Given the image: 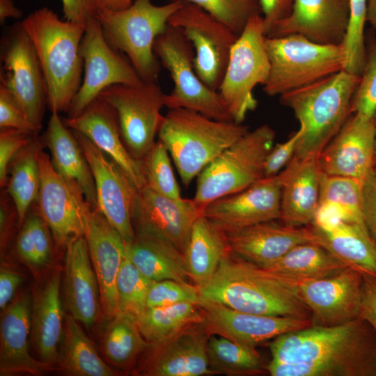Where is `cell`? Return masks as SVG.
Returning <instances> with one entry per match:
<instances>
[{"label": "cell", "mask_w": 376, "mask_h": 376, "mask_svg": "<svg viewBox=\"0 0 376 376\" xmlns=\"http://www.w3.org/2000/svg\"><path fill=\"white\" fill-rule=\"evenodd\" d=\"M269 349L272 376H376V332L360 316L282 334Z\"/></svg>", "instance_id": "cell-1"}, {"label": "cell", "mask_w": 376, "mask_h": 376, "mask_svg": "<svg viewBox=\"0 0 376 376\" xmlns=\"http://www.w3.org/2000/svg\"><path fill=\"white\" fill-rule=\"evenodd\" d=\"M199 292L200 299L242 312L311 320L295 281L244 260L232 251L222 259L211 281Z\"/></svg>", "instance_id": "cell-2"}, {"label": "cell", "mask_w": 376, "mask_h": 376, "mask_svg": "<svg viewBox=\"0 0 376 376\" xmlns=\"http://www.w3.org/2000/svg\"><path fill=\"white\" fill-rule=\"evenodd\" d=\"M21 24L35 48L47 91L51 112H67L81 84L80 45L86 26L62 20L48 8L29 14Z\"/></svg>", "instance_id": "cell-3"}, {"label": "cell", "mask_w": 376, "mask_h": 376, "mask_svg": "<svg viewBox=\"0 0 376 376\" xmlns=\"http://www.w3.org/2000/svg\"><path fill=\"white\" fill-rule=\"evenodd\" d=\"M360 80L361 75L343 70L280 95L281 104L290 108L299 123L295 156L318 159L352 113Z\"/></svg>", "instance_id": "cell-4"}, {"label": "cell", "mask_w": 376, "mask_h": 376, "mask_svg": "<svg viewBox=\"0 0 376 376\" xmlns=\"http://www.w3.org/2000/svg\"><path fill=\"white\" fill-rule=\"evenodd\" d=\"M249 131L247 125L219 121L184 108L169 109L158 138L169 151L185 186L219 154Z\"/></svg>", "instance_id": "cell-5"}, {"label": "cell", "mask_w": 376, "mask_h": 376, "mask_svg": "<svg viewBox=\"0 0 376 376\" xmlns=\"http://www.w3.org/2000/svg\"><path fill=\"white\" fill-rule=\"evenodd\" d=\"M182 1L157 6L151 0H135L122 10L97 9L99 21L108 43L127 54L143 81L157 82L159 65L154 52L157 38L167 28Z\"/></svg>", "instance_id": "cell-6"}, {"label": "cell", "mask_w": 376, "mask_h": 376, "mask_svg": "<svg viewBox=\"0 0 376 376\" xmlns=\"http://www.w3.org/2000/svg\"><path fill=\"white\" fill-rule=\"evenodd\" d=\"M265 44L270 70L263 91L269 96H280L344 70L343 43L320 44L289 34L265 36Z\"/></svg>", "instance_id": "cell-7"}, {"label": "cell", "mask_w": 376, "mask_h": 376, "mask_svg": "<svg viewBox=\"0 0 376 376\" xmlns=\"http://www.w3.org/2000/svg\"><path fill=\"white\" fill-rule=\"evenodd\" d=\"M274 130L260 125L237 140L199 173L192 198L202 214L210 202L239 192L264 178V166L273 148Z\"/></svg>", "instance_id": "cell-8"}, {"label": "cell", "mask_w": 376, "mask_h": 376, "mask_svg": "<svg viewBox=\"0 0 376 376\" xmlns=\"http://www.w3.org/2000/svg\"><path fill=\"white\" fill-rule=\"evenodd\" d=\"M154 52L169 71L174 85L169 94H164V106L189 109L216 120L233 121L219 93L197 75L194 47L179 28L168 24L155 40Z\"/></svg>", "instance_id": "cell-9"}, {"label": "cell", "mask_w": 376, "mask_h": 376, "mask_svg": "<svg viewBox=\"0 0 376 376\" xmlns=\"http://www.w3.org/2000/svg\"><path fill=\"white\" fill-rule=\"evenodd\" d=\"M263 16L253 15L233 45L228 66L217 91L233 121L242 123L258 102L253 91L265 85L270 65L265 48Z\"/></svg>", "instance_id": "cell-10"}, {"label": "cell", "mask_w": 376, "mask_h": 376, "mask_svg": "<svg viewBox=\"0 0 376 376\" xmlns=\"http://www.w3.org/2000/svg\"><path fill=\"white\" fill-rule=\"evenodd\" d=\"M164 94L157 82L143 81L110 86L97 97L115 111L123 142L137 160L141 161L157 142Z\"/></svg>", "instance_id": "cell-11"}, {"label": "cell", "mask_w": 376, "mask_h": 376, "mask_svg": "<svg viewBox=\"0 0 376 376\" xmlns=\"http://www.w3.org/2000/svg\"><path fill=\"white\" fill-rule=\"evenodd\" d=\"M1 86L16 100L39 132L47 104L45 76L33 45L21 22L2 37Z\"/></svg>", "instance_id": "cell-12"}, {"label": "cell", "mask_w": 376, "mask_h": 376, "mask_svg": "<svg viewBox=\"0 0 376 376\" xmlns=\"http://www.w3.org/2000/svg\"><path fill=\"white\" fill-rule=\"evenodd\" d=\"M169 24L179 28L190 41L197 75L207 86L217 91L238 36L201 7L186 1L172 15Z\"/></svg>", "instance_id": "cell-13"}, {"label": "cell", "mask_w": 376, "mask_h": 376, "mask_svg": "<svg viewBox=\"0 0 376 376\" xmlns=\"http://www.w3.org/2000/svg\"><path fill=\"white\" fill-rule=\"evenodd\" d=\"M80 54L84 61V78L67 111L69 118L80 114L110 86L137 85L143 81L131 63L108 43L96 17L86 25Z\"/></svg>", "instance_id": "cell-14"}, {"label": "cell", "mask_w": 376, "mask_h": 376, "mask_svg": "<svg viewBox=\"0 0 376 376\" xmlns=\"http://www.w3.org/2000/svg\"><path fill=\"white\" fill-rule=\"evenodd\" d=\"M40 186L37 208L58 246L65 248L75 237L84 235L85 216L91 206L83 194L54 168L50 156L38 153Z\"/></svg>", "instance_id": "cell-15"}, {"label": "cell", "mask_w": 376, "mask_h": 376, "mask_svg": "<svg viewBox=\"0 0 376 376\" xmlns=\"http://www.w3.org/2000/svg\"><path fill=\"white\" fill-rule=\"evenodd\" d=\"M91 170L96 191L97 210L119 232L126 244L135 238L131 208L137 190L123 170L85 135L72 130Z\"/></svg>", "instance_id": "cell-16"}, {"label": "cell", "mask_w": 376, "mask_h": 376, "mask_svg": "<svg viewBox=\"0 0 376 376\" xmlns=\"http://www.w3.org/2000/svg\"><path fill=\"white\" fill-rule=\"evenodd\" d=\"M208 334L203 322L192 324L157 342L150 343L133 371L142 376L214 375L207 359Z\"/></svg>", "instance_id": "cell-17"}, {"label": "cell", "mask_w": 376, "mask_h": 376, "mask_svg": "<svg viewBox=\"0 0 376 376\" xmlns=\"http://www.w3.org/2000/svg\"><path fill=\"white\" fill-rule=\"evenodd\" d=\"M201 214L192 199L172 198L148 186L136 190L131 208L135 235L163 238L183 253L192 226Z\"/></svg>", "instance_id": "cell-18"}, {"label": "cell", "mask_w": 376, "mask_h": 376, "mask_svg": "<svg viewBox=\"0 0 376 376\" xmlns=\"http://www.w3.org/2000/svg\"><path fill=\"white\" fill-rule=\"evenodd\" d=\"M313 325L336 326L359 317L362 274L347 267L331 275L295 281Z\"/></svg>", "instance_id": "cell-19"}, {"label": "cell", "mask_w": 376, "mask_h": 376, "mask_svg": "<svg viewBox=\"0 0 376 376\" xmlns=\"http://www.w3.org/2000/svg\"><path fill=\"white\" fill-rule=\"evenodd\" d=\"M198 305L210 336H221L250 347L256 348L282 334L313 325L309 318L246 313L203 299Z\"/></svg>", "instance_id": "cell-20"}, {"label": "cell", "mask_w": 376, "mask_h": 376, "mask_svg": "<svg viewBox=\"0 0 376 376\" xmlns=\"http://www.w3.org/2000/svg\"><path fill=\"white\" fill-rule=\"evenodd\" d=\"M373 117L352 113L318 157L322 173L364 183L375 166Z\"/></svg>", "instance_id": "cell-21"}, {"label": "cell", "mask_w": 376, "mask_h": 376, "mask_svg": "<svg viewBox=\"0 0 376 376\" xmlns=\"http://www.w3.org/2000/svg\"><path fill=\"white\" fill-rule=\"evenodd\" d=\"M281 185L277 176L263 178L250 187L208 203L202 215L226 233L280 218Z\"/></svg>", "instance_id": "cell-22"}, {"label": "cell", "mask_w": 376, "mask_h": 376, "mask_svg": "<svg viewBox=\"0 0 376 376\" xmlns=\"http://www.w3.org/2000/svg\"><path fill=\"white\" fill-rule=\"evenodd\" d=\"M84 237L100 288L102 311L108 320L120 313L116 281L126 256V243L97 209L85 216Z\"/></svg>", "instance_id": "cell-23"}, {"label": "cell", "mask_w": 376, "mask_h": 376, "mask_svg": "<svg viewBox=\"0 0 376 376\" xmlns=\"http://www.w3.org/2000/svg\"><path fill=\"white\" fill-rule=\"evenodd\" d=\"M231 251L239 258L266 268L295 246L316 243L310 225L301 227L278 224L276 220L258 223L226 233Z\"/></svg>", "instance_id": "cell-24"}, {"label": "cell", "mask_w": 376, "mask_h": 376, "mask_svg": "<svg viewBox=\"0 0 376 376\" xmlns=\"http://www.w3.org/2000/svg\"><path fill=\"white\" fill-rule=\"evenodd\" d=\"M66 127L85 135L123 170L137 189L146 186L141 161L127 150L113 109L97 97L76 117L63 120Z\"/></svg>", "instance_id": "cell-25"}, {"label": "cell", "mask_w": 376, "mask_h": 376, "mask_svg": "<svg viewBox=\"0 0 376 376\" xmlns=\"http://www.w3.org/2000/svg\"><path fill=\"white\" fill-rule=\"evenodd\" d=\"M349 16L348 0H295L289 17L275 24L267 36L300 34L318 43L339 45Z\"/></svg>", "instance_id": "cell-26"}, {"label": "cell", "mask_w": 376, "mask_h": 376, "mask_svg": "<svg viewBox=\"0 0 376 376\" xmlns=\"http://www.w3.org/2000/svg\"><path fill=\"white\" fill-rule=\"evenodd\" d=\"M32 299L28 292L17 295L3 310L0 322V375H42L54 366L36 360L29 352Z\"/></svg>", "instance_id": "cell-27"}, {"label": "cell", "mask_w": 376, "mask_h": 376, "mask_svg": "<svg viewBox=\"0 0 376 376\" xmlns=\"http://www.w3.org/2000/svg\"><path fill=\"white\" fill-rule=\"evenodd\" d=\"M63 291L70 315L86 327H92L102 310L98 281L84 235L65 246Z\"/></svg>", "instance_id": "cell-28"}, {"label": "cell", "mask_w": 376, "mask_h": 376, "mask_svg": "<svg viewBox=\"0 0 376 376\" xmlns=\"http://www.w3.org/2000/svg\"><path fill=\"white\" fill-rule=\"evenodd\" d=\"M321 169L318 158L295 156L276 175L281 185L280 218L293 227L311 224L319 206Z\"/></svg>", "instance_id": "cell-29"}, {"label": "cell", "mask_w": 376, "mask_h": 376, "mask_svg": "<svg viewBox=\"0 0 376 376\" xmlns=\"http://www.w3.org/2000/svg\"><path fill=\"white\" fill-rule=\"evenodd\" d=\"M42 139L50 151L51 162L55 170L80 191L93 209H97L91 170L77 139L65 126L58 113H52Z\"/></svg>", "instance_id": "cell-30"}, {"label": "cell", "mask_w": 376, "mask_h": 376, "mask_svg": "<svg viewBox=\"0 0 376 376\" xmlns=\"http://www.w3.org/2000/svg\"><path fill=\"white\" fill-rule=\"evenodd\" d=\"M61 275L55 269L32 299V338L40 360L53 366L60 361L58 346L64 329Z\"/></svg>", "instance_id": "cell-31"}, {"label": "cell", "mask_w": 376, "mask_h": 376, "mask_svg": "<svg viewBox=\"0 0 376 376\" xmlns=\"http://www.w3.org/2000/svg\"><path fill=\"white\" fill-rule=\"evenodd\" d=\"M309 225L317 244L348 267L376 277V244L364 224L342 220L323 228Z\"/></svg>", "instance_id": "cell-32"}, {"label": "cell", "mask_w": 376, "mask_h": 376, "mask_svg": "<svg viewBox=\"0 0 376 376\" xmlns=\"http://www.w3.org/2000/svg\"><path fill=\"white\" fill-rule=\"evenodd\" d=\"M126 255L152 281L171 279L189 283L191 281L185 254L163 238L135 235L134 240L126 244Z\"/></svg>", "instance_id": "cell-33"}, {"label": "cell", "mask_w": 376, "mask_h": 376, "mask_svg": "<svg viewBox=\"0 0 376 376\" xmlns=\"http://www.w3.org/2000/svg\"><path fill=\"white\" fill-rule=\"evenodd\" d=\"M231 251L226 233L203 215L194 221L184 253L191 281L201 289Z\"/></svg>", "instance_id": "cell-34"}, {"label": "cell", "mask_w": 376, "mask_h": 376, "mask_svg": "<svg viewBox=\"0 0 376 376\" xmlns=\"http://www.w3.org/2000/svg\"><path fill=\"white\" fill-rule=\"evenodd\" d=\"M45 147L42 137L33 136L9 164L6 190L15 203L19 226L38 199L40 186L38 153Z\"/></svg>", "instance_id": "cell-35"}, {"label": "cell", "mask_w": 376, "mask_h": 376, "mask_svg": "<svg viewBox=\"0 0 376 376\" xmlns=\"http://www.w3.org/2000/svg\"><path fill=\"white\" fill-rule=\"evenodd\" d=\"M348 267L324 246L299 244L265 269L294 281L318 279Z\"/></svg>", "instance_id": "cell-36"}, {"label": "cell", "mask_w": 376, "mask_h": 376, "mask_svg": "<svg viewBox=\"0 0 376 376\" xmlns=\"http://www.w3.org/2000/svg\"><path fill=\"white\" fill-rule=\"evenodd\" d=\"M63 346L60 363L73 376H112L113 370L100 357L93 343L71 315L65 318Z\"/></svg>", "instance_id": "cell-37"}, {"label": "cell", "mask_w": 376, "mask_h": 376, "mask_svg": "<svg viewBox=\"0 0 376 376\" xmlns=\"http://www.w3.org/2000/svg\"><path fill=\"white\" fill-rule=\"evenodd\" d=\"M135 321L144 338L155 343L203 322L204 317L198 304L187 301L146 308Z\"/></svg>", "instance_id": "cell-38"}, {"label": "cell", "mask_w": 376, "mask_h": 376, "mask_svg": "<svg viewBox=\"0 0 376 376\" xmlns=\"http://www.w3.org/2000/svg\"><path fill=\"white\" fill-rule=\"evenodd\" d=\"M150 344L141 334L136 321L120 313L109 320L102 340V349L110 363L127 367L140 359Z\"/></svg>", "instance_id": "cell-39"}, {"label": "cell", "mask_w": 376, "mask_h": 376, "mask_svg": "<svg viewBox=\"0 0 376 376\" xmlns=\"http://www.w3.org/2000/svg\"><path fill=\"white\" fill-rule=\"evenodd\" d=\"M207 352L209 367L214 375H251L263 372L261 358L256 348L225 337L210 335Z\"/></svg>", "instance_id": "cell-40"}, {"label": "cell", "mask_w": 376, "mask_h": 376, "mask_svg": "<svg viewBox=\"0 0 376 376\" xmlns=\"http://www.w3.org/2000/svg\"><path fill=\"white\" fill-rule=\"evenodd\" d=\"M363 184L352 178L322 172L319 205L334 207L344 221L365 224L363 217Z\"/></svg>", "instance_id": "cell-41"}, {"label": "cell", "mask_w": 376, "mask_h": 376, "mask_svg": "<svg viewBox=\"0 0 376 376\" xmlns=\"http://www.w3.org/2000/svg\"><path fill=\"white\" fill-rule=\"evenodd\" d=\"M20 227L15 242L19 257L34 267L48 264L52 255V233L36 205L31 212L29 210Z\"/></svg>", "instance_id": "cell-42"}, {"label": "cell", "mask_w": 376, "mask_h": 376, "mask_svg": "<svg viewBox=\"0 0 376 376\" xmlns=\"http://www.w3.org/2000/svg\"><path fill=\"white\" fill-rule=\"evenodd\" d=\"M152 282L126 255L116 281L120 313L136 320L146 308L147 295Z\"/></svg>", "instance_id": "cell-43"}, {"label": "cell", "mask_w": 376, "mask_h": 376, "mask_svg": "<svg viewBox=\"0 0 376 376\" xmlns=\"http://www.w3.org/2000/svg\"><path fill=\"white\" fill-rule=\"evenodd\" d=\"M350 16L343 45L345 50L344 70L361 75L366 61L364 27L367 22L368 0H348Z\"/></svg>", "instance_id": "cell-44"}, {"label": "cell", "mask_w": 376, "mask_h": 376, "mask_svg": "<svg viewBox=\"0 0 376 376\" xmlns=\"http://www.w3.org/2000/svg\"><path fill=\"white\" fill-rule=\"evenodd\" d=\"M170 154L164 144L157 141L141 160L146 186L164 196L179 199L180 189L175 178Z\"/></svg>", "instance_id": "cell-45"}, {"label": "cell", "mask_w": 376, "mask_h": 376, "mask_svg": "<svg viewBox=\"0 0 376 376\" xmlns=\"http://www.w3.org/2000/svg\"><path fill=\"white\" fill-rule=\"evenodd\" d=\"M194 3L217 18L238 36L249 19L261 14L258 0H180Z\"/></svg>", "instance_id": "cell-46"}, {"label": "cell", "mask_w": 376, "mask_h": 376, "mask_svg": "<svg viewBox=\"0 0 376 376\" xmlns=\"http://www.w3.org/2000/svg\"><path fill=\"white\" fill-rule=\"evenodd\" d=\"M199 301V289L194 284L166 279L152 282L147 295L146 308L187 301L198 304Z\"/></svg>", "instance_id": "cell-47"}, {"label": "cell", "mask_w": 376, "mask_h": 376, "mask_svg": "<svg viewBox=\"0 0 376 376\" xmlns=\"http://www.w3.org/2000/svg\"><path fill=\"white\" fill-rule=\"evenodd\" d=\"M352 112L373 117L376 112V44L367 54L361 80L354 94Z\"/></svg>", "instance_id": "cell-48"}, {"label": "cell", "mask_w": 376, "mask_h": 376, "mask_svg": "<svg viewBox=\"0 0 376 376\" xmlns=\"http://www.w3.org/2000/svg\"><path fill=\"white\" fill-rule=\"evenodd\" d=\"M33 136L14 128H3L0 132V185L6 187L9 164L16 154L24 148Z\"/></svg>", "instance_id": "cell-49"}, {"label": "cell", "mask_w": 376, "mask_h": 376, "mask_svg": "<svg viewBox=\"0 0 376 376\" xmlns=\"http://www.w3.org/2000/svg\"><path fill=\"white\" fill-rule=\"evenodd\" d=\"M0 128L17 129L33 136H37L38 133L35 127L27 119L12 95L1 86Z\"/></svg>", "instance_id": "cell-50"}, {"label": "cell", "mask_w": 376, "mask_h": 376, "mask_svg": "<svg viewBox=\"0 0 376 376\" xmlns=\"http://www.w3.org/2000/svg\"><path fill=\"white\" fill-rule=\"evenodd\" d=\"M300 132L296 131L287 141L273 146L267 156L264 178L277 175L294 157Z\"/></svg>", "instance_id": "cell-51"}, {"label": "cell", "mask_w": 376, "mask_h": 376, "mask_svg": "<svg viewBox=\"0 0 376 376\" xmlns=\"http://www.w3.org/2000/svg\"><path fill=\"white\" fill-rule=\"evenodd\" d=\"M295 0H258L263 28L267 36L278 22L289 17Z\"/></svg>", "instance_id": "cell-52"}, {"label": "cell", "mask_w": 376, "mask_h": 376, "mask_svg": "<svg viewBox=\"0 0 376 376\" xmlns=\"http://www.w3.org/2000/svg\"><path fill=\"white\" fill-rule=\"evenodd\" d=\"M61 1L65 19L85 26L91 19L96 17L99 8V0Z\"/></svg>", "instance_id": "cell-53"}, {"label": "cell", "mask_w": 376, "mask_h": 376, "mask_svg": "<svg viewBox=\"0 0 376 376\" xmlns=\"http://www.w3.org/2000/svg\"><path fill=\"white\" fill-rule=\"evenodd\" d=\"M363 275L359 316L366 320L376 332V277Z\"/></svg>", "instance_id": "cell-54"}, {"label": "cell", "mask_w": 376, "mask_h": 376, "mask_svg": "<svg viewBox=\"0 0 376 376\" xmlns=\"http://www.w3.org/2000/svg\"><path fill=\"white\" fill-rule=\"evenodd\" d=\"M363 217L376 244V178L373 174L363 184Z\"/></svg>", "instance_id": "cell-55"}, {"label": "cell", "mask_w": 376, "mask_h": 376, "mask_svg": "<svg viewBox=\"0 0 376 376\" xmlns=\"http://www.w3.org/2000/svg\"><path fill=\"white\" fill-rule=\"evenodd\" d=\"M22 276L8 269L1 268L0 272V308L4 310L11 301L16 290L22 283Z\"/></svg>", "instance_id": "cell-56"}, {"label": "cell", "mask_w": 376, "mask_h": 376, "mask_svg": "<svg viewBox=\"0 0 376 376\" xmlns=\"http://www.w3.org/2000/svg\"><path fill=\"white\" fill-rule=\"evenodd\" d=\"M22 13L14 3L13 0H0V21L4 22L7 18H19Z\"/></svg>", "instance_id": "cell-57"}, {"label": "cell", "mask_w": 376, "mask_h": 376, "mask_svg": "<svg viewBox=\"0 0 376 376\" xmlns=\"http://www.w3.org/2000/svg\"><path fill=\"white\" fill-rule=\"evenodd\" d=\"M135 0H99V7L109 10H122L129 7Z\"/></svg>", "instance_id": "cell-58"}, {"label": "cell", "mask_w": 376, "mask_h": 376, "mask_svg": "<svg viewBox=\"0 0 376 376\" xmlns=\"http://www.w3.org/2000/svg\"><path fill=\"white\" fill-rule=\"evenodd\" d=\"M367 22L376 31V0H368Z\"/></svg>", "instance_id": "cell-59"}, {"label": "cell", "mask_w": 376, "mask_h": 376, "mask_svg": "<svg viewBox=\"0 0 376 376\" xmlns=\"http://www.w3.org/2000/svg\"><path fill=\"white\" fill-rule=\"evenodd\" d=\"M374 125H375V164H376V112L373 116Z\"/></svg>", "instance_id": "cell-60"}, {"label": "cell", "mask_w": 376, "mask_h": 376, "mask_svg": "<svg viewBox=\"0 0 376 376\" xmlns=\"http://www.w3.org/2000/svg\"><path fill=\"white\" fill-rule=\"evenodd\" d=\"M373 174L374 177L376 178V164L374 166Z\"/></svg>", "instance_id": "cell-61"}]
</instances>
